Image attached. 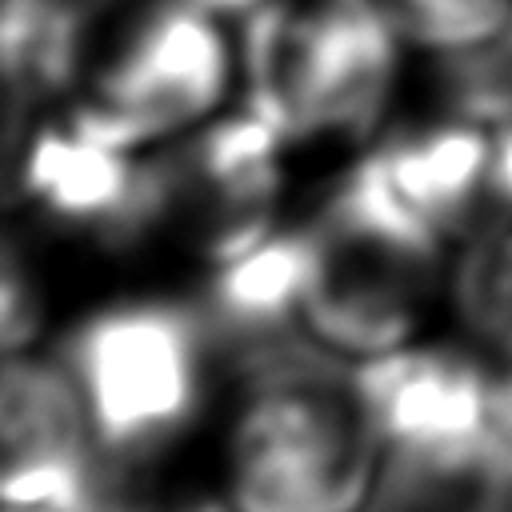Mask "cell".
<instances>
[{
	"mask_svg": "<svg viewBox=\"0 0 512 512\" xmlns=\"http://www.w3.org/2000/svg\"><path fill=\"white\" fill-rule=\"evenodd\" d=\"M412 56H440L500 36L512 0H380Z\"/></svg>",
	"mask_w": 512,
	"mask_h": 512,
	"instance_id": "2e32d148",
	"label": "cell"
},
{
	"mask_svg": "<svg viewBox=\"0 0 512 512\" xmlns=\"http://www.w3.org/2000/svg\"><path fill=\"white\" fill-rule=\"evenodd\" d=\"M220 376L228 408L212 476L228 512H364L384 448L352 364L292 336Z\"/></svg>",
	"mask_w": 512,
	"mask_h": 512,
	"instance_id": "6da1fadb",
	"label": "cell"
},
{
	"mask_svg": "<svg viewBox=\"0 0 512 512\" xmlns=\"http://www.w3.org/2000/svg\"><path fill=\"white\" fill-rule=\"evenodd\" d=\"M100 448L56 348L0 356V508H68Z\"/></svg>",
	"mask_w": 512,
	"mask_h": 512,
	"instance_id": "9c48e42d",
	"label": "cell"
},
{
	"mask_svg": "<svg viewBox=\"0 0 512 512\" xmlns=\"http://www.w3.org/2000/svg\"><path fill=\"white\" fill-rule=\"evenodd\" d=\"M432 112H448L472 124H512V24L472 48L424 56Z\"/></svg>",
	"mask_w": 512,
	"mask_h": 512,
	"instance_id": "9a60e30c",
	"label": "cell"
},
{
	"mask_svg": "<svg viewBox=\"0 0 512 512\" xmlns=\"http://www.w3.org/2000/svg\"><path fill=\"white\" fill-rule=\"evenodd\" d=\"M304 228L300 332L344 364H368L432 336L452 248L424 228L360 152Z\"/></svg>",
	"mask_w": 512,
	"mask_h": 512,
	"instance_id": "7a4b0ae2",
	"label": "cell"
},
{
	"mask_svg": "<svg viewBox=\"0 0 512 512\" xmlns=\"http://www.w3.org/2000/svg\"><path fill=\"white\" fill-rule=\"evenodd\" d=\"M196 4H204L208 12H216V16H224V20L236 24V20H244L260 0H196Z\"/></svg>",
	"mask_w": 512,
	"mask_h": 512,
	"instance_id": "d6986e66",
	"label": "cell"
},
{
	"mask_svg": "<svg viewBox=\"0 0 512 512\" xmlns=\"http://www.w3.org/2000/svg\"><path fill=\"white\" fill-rule=\"evenodd\" d=\"M364 512H512V448L488 428L456 444L384 452Z\"/></svg>",
	"mask_w": 512,
	"mask_h": 512,
	"instance_id": "7c38bea8",
	"label": "cell"
},
{
	"mask_svg": "<svg viewBox=\"0 0 512 512\" xmlns=\"http://www.w3.org/2000/svg\"><path fill=\"white\" fill-rule=\"evenodd\" d=\"M68 512H228L216 476L180 468L176 456L112 460L100 456Z\"/></svg>",
	"mask_w": 512,
	"mask_h": 512,
	"instance_id": "5bb4252c",
	"label": "cell"
},
{
	"mask_svg": "<svg viewBox=\"0 0 512 512\" xmlns=\"http://www.w3.org/2000/svg\"><path fill=\"white\" fill-rule=\"evenodd\" d=\"M444 316L484 364L512 356V228L452 248Z\"/></svg>",
	"mask_w": 512,
	"mask_h": 512,
	"instance_id": "4fadbf2b",
	"label": "cell"
},
{
	"mask_svg": "<svg viewBox=\"0 0 512 512\" xmlns=\"http://www.w3.org/2000/svg\"><path fill=\"white\" fill-rule=\"evenodd\" d=\"M360 404L384 452L456 444L488 432V364L448 336L352 364Z\"/></svg>",
	"mask_w": 512,
	"mask_h": 512,
	"instance_id": "30bf717a",
	"label": "cell"
},
{
	"mask_svg": "<svg viewBox=\"0 0 512 512\" xmlns=\"http://www.w3.org/2000/svg\"><path fill=\"white\" fill-rule=\"evenodd\" d=\"M488 428L512 448V356L488 364Z\"/></svg>",
	"mask_w": 512,
	"mask_h": 512,
	"instance_id": "ac0fdd59",
	"label": "cell"
},
{
	"mask_svg": "<svg viewBox=\"0 0 512 512\" xmlns=\"http://www.w3.org/2000/svg\"><path fill=\"white\" fill-rule=\"evenodd\" d=\"M236 24L196 0H116L60 116L120 152H156L236 104Z\"/></svg>",
	"mask_w": 512,
	"mask_h": 512,
	"instance_id": "277c9868",
	"label": "cell"
},
{
	"mask_svg": "<svg viewBox=\"0 0 512 512\" xmlns=\"http://www.w3.org/2000/svg\"><path fill=\"white\" fill-rule=\"evenodd\" d=\"M52 348L80 392L100 456L112 460L176 456L220 380L196 300H108Z\"/></svg>",
	"mask_w": 512,
	"mask_h": 512,
	"instance_id": "5b68a950",
	"label": "cell"
},
{
	"mask_svg": "<svg viewBox=\"0 0 512 512\" xmlns=\"http://www.w3.org/2000/svg\"><path fill=\"white\" fill-rule=\"evenodd\" d=\"M48 332V284L32 252L0 232V356L40 348Z\"/></svg>",
	"mask_w": 512,
	"mask_h": 512,
	"instance_id": "e0dca14e",
	"label": "cell"
},
{
	"mask_svg": "<svg viewBox=\"0 0 512 512\" xmlns=\"http://www.w3.org/2000/svg\"><path fill=\"white\" fill-rule=\"evenodd\" d=\"M16 208L100 252L152 244L148 152H120L76 132L60 112L36 132L16 180Z\"/></svg>",
	"mask_w": 512,
	"mask_h": 512,
	"instance_id": "ba28073f",
	"label": "cell"
},
{
	"mask_svg": "<svg viewBox=\"0 0 512 512\" xmlns=\"http://www.w3.org/2000/svg\"><path fill=\"white\" fill-rule=\"evenodd\" d=\"M0 512H68V508H48V504H40V508H0Z\"/></svg>",
	"mask_w": 512,
	"mask_h": 512,
	"instance_id": "ffe728a7",
	"label": "cell"
},
{
	"mask_svg": "<svg viewBox=\"0 0 512 512\" xmlns=\"http://www.w3.org/2000/svg\"><path fill=\"white\" fill-rule=\"evenodd\" d=\"M408 56L380 0H260L236 20V104L292 152L360 156L392 124Z\"/></svg>",
	"mask_w": 512,
	"mask_h": 512,
	"instance_id": "3957f363",
	"label": "cell"
},
{
	"mask_svg": "<svg viewBox=\"0 0 512 512\" xmlns=\"http://www.w3.org/2000/svg\"><path fill=\"white\" fill-rule=\"evenodd\" d=\"M304 228L284 224L276 236L252 252L200 276L192 296L220 368L276 348L300 332V296H304Z\"/></svg>",
	"mask_w": 512,
	"mask_h": 512,
	"instance_id": "8fae6325",
	"label": "cell"
},
{
	"mask_svg": "<svg viewBox=\"0 0 512 512\" xmlns=\"http://www.w3.org/2000/svg\"><path fill=\"white\" fill-rule=\"evenodd\" d=\"M292 148L240 104L148 152L152 244L204 272L252 252L284 220Z\"/></svg>",
	"mask_w": 512,
	"mask_h": 512,
	"instance_id": "8992f818",
	"label": "cell"
},
{
	"mask_svg": "<svg viewBox=\"0 0 512 512\" xmlns=\"http://www.w3.org/2000/svg\"><path fill=\"white\" fill-rule=\"evenodd\" d=\"M392 196L448 248L512 228V124L424 112L368 148Z\"/></svg>",
	"mask_w": 512,
	"mask_h": 512,
	"instance_id": "52a82bcc",
	"label": "cell"
}]
</instances>
